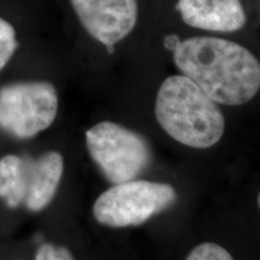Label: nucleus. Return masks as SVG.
Instances as JSON below:
<instances>
[{"label": "nucleus", "instance_id": "f257e3e1", "mask_svg": "<svg viewBox=\"0 0 260 260\" xmlns=\"http://www.w3.org/2000/svg\"><path fill=\"white\" fill-rule=\"evenodd\" d=\"M180 71L217 104L239 106L260 89V61L246 47L225 39L195 37L172 50Z\"/></svg>", "mask_w": 260, "mask_h": 260}, {"label": "nucleus", "instance_id": "f03ea898", "mask_svg": "<svg viewBox=\"0 0 260 260\" xmlns=\"http://www.w3.org/2000/svg\"><path fill=\"white\" fill-rule=\"evenodd\" d=\"M154 111L164 132L188 147H212L224 134L225 119L217 103L184 75L161 83Z\"/></svg>", "mask_w": 260, "mask_h": 260}, {"label": "nucleus", "instance_id": "7ed1b4c3", "mask_svg": "<svg viewBox=\"0 0 260 260\" xmlns=\"http://www.w3.org/2000/svg\"><path fill=\"white\" fill-rule=\"evenodd\" d=\"M63 170V157L54 151L39 158L5 155L0 159V198L12 209L39 212L53 200Z\"/></svg>", "mask_w": 260, "mask_h": 260}, {"label": "nucleus", "instance_id": "20e7f679", "mask_svg": "<svg viewBox=\"0 0 260 260\" xmlns=\"http://www.w3.org/2000/svg\"><path fill=\"white\" fill-rule=\"evenodd\" d=\"M177 199L174 187L145 180L115 184L93 205V216L103 225L126 228L141 225L168 210Z\"/></svg>", "mask_w": 260, "mask_h": 260}, {"label": "nucleus", "instance_id": "39448f33", "mask_svg": "<svg viewBox=\"0 0 260 260\" xmlns=\"http://www.w3.org/2000/svg\"><path fill=\"white\" fill-rule=\"evenodd\" d=\"M86 144L90 157L112 184L135 180L152 160L148 142L113 122H102L87 130Z\"/></svg>", "mask_w": 260, "mask_h": 260}, {"label": "nucleus", "instance_id": "423d86ee", "mask_svg": "<svg viewBox=\"0 0 260 260\" xmlns=\"http://www.w3.org/2000/svg\"><path fill=\"white\" fill-rule=\"evenodd\" d=\"M58 112V94L45 81L14 82L0 88V128L17 139L46 130Z\"/></svg>", "mask_w": 260, "mask_h": 260}, {"label": "nucleus", "instance_id": "0eeeda50", "mask_svg": "<svg viewBox=\"0 0 260 260\" xmlns=\"http://www.w3.org/2000/svg\"><path fill=\"white\" fill-rule=\"evenodd\" d=\"M87 32L105 46L128 37L139 17L138 0H70Z\"/></svg>", "mask_w": 260, "mask_h": 260}, {"label": "nucleus", "instance_id": "6e6552de", "mask_svg": "<svg viewBox=\"0 0 260 260\" xmlns=\"http://www.w3.org/2000/svg\"><path fill=\"white\" fill-rule=\"evenodd\" d=\"M176 9L189 27L233 32L246 24L241 0H178Z\"/></svg>", "mask_w": 260, "mask_h": 260}, {"label": "nucleus", "instance_id": "1a4fd4ad", "mask_svg": "<svg viewBox=\"0 0 260 260\" xmlns=\"http://www.w3.org/2000/svg\"><path fill=\"white\" fill-rule=\"evenodd\" d=\"M18 46L14 27L0 17V70L9 63Z\"/></svg>", "mask_w": 260, "mask_h": 260}, {"label": "nucleus", "instance_id": "9d476101", "mask_svg": "<svg viewBox=\"0 0 260 260\" xmlns=\"http://www.w3.org/2000/svg\"><path fill=\"white\" fill-rule=\"evenodd\" d=\"M186 260H234L222 246L213 242L200 243L191 251Z\"/></svg>", "mask_w": 260, "mask_h": 260}, {"label": "nucleus", "instance_id": "9b49d317", "mask_svg": "<svg viewBox=\"0 0 260 260\" xmlns=\"http://www.w3.org/2000/svg\"><path fill=\"white\" fill-rule=\"evenodd\" d=\"M35 260H75L71 252L63 246L44 243L39 247Z\"/></svg>", "mask_w": 260, "mask_h": 260}, {"label": "nucleus", "instance_id": "f8f14e48", "mask_svg": "<svg viewBox=\"0 0 260 260\" xmlns=\"http://www.w3.org/2000/svg\"><path fill=\"white\" fill-rule=\"evenodd\" d=\"M180 41H181L180 38H178L176 34H170V35H168V37L164 39L165 46H167L169 50H171V51L177 46V44Z\"/></svg>", "mask_w": 260, "mask_h": 260}, {"label": "nucleus", "instance_id": "ddd939ff", "mask_svg": "<svg viewBox=\"0 0 260 260\" xmlns=\"http://www.w3.org/2000/svg\"><path fill=\"white\" fill-rule=\"evenodd\" d=\"M258 206H259V210H260V193L258 195Z\"/></svg>", "mask_w": 260, "mask_h": 260}]
</instances>
